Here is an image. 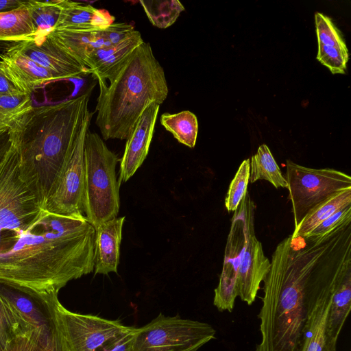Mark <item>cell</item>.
I'll use <instances>...</instances> for the list:
<instances>
[{
    "label": "cell",
    "mask_w": 351,
    "mask_h": 351,
    "mask_svg": "<svg viewBox=\"0 0 351 351\" xmlns=\"http://www.w3.org/2000/svg\"><path fill=\"white\" fill-rule=\"evenodd\" d=\"M0 234V281L58 292L94 270L95 229L84 216L43 210L27 230Z\"/></svg>",
    "instance_id": "cell-1"
},
{
    "label": "cell",
    "mask_w": 351,
    "mask_h": 351,
    "mask_svg": "<svg viewBox=\"0 0 351 351\" xmlns=\"http://www.w3.org/2000/svg\"><path fill=\"white\" fill-rule=\"evenodd\" d=\"M342 226L319 239L303 237L304 246L291 235L278 244L263 280L261 339L255 351H300L308 284Z\"/></svg>",
    "instance_id": "cell-2"
},
{
    "label": "cell",
    "mask_w": 351,
    "mask_h": 351,
    "mask_svg": "<svg viewBox=\"0 0 351 351\" xmlns=\"http://www.w3.org/2000/svg\"><path fill=\"white\" fill-rule=\"evenodd\" d=\"M89 97L86 93L58 104L32 106L8 123L22 177L43 210L88 110Z\"/></svg>",
    "instance_id": "cell-3"
},
{
    "label": "cell",
    "mask_w": 351,
    "mask_h": 351,
    "mask_svg": "<svg viewBox=\"0 0 351 351\" xmlns=\"http://www.w3.org/2000/svg\"><path fill=\"white\" fill-rule=\"evenodd\" d=\"M95 123L103 140L127 139L146 106H160L169 93L164 69L149 43L138 45L106 81L97 80Z\"/></svg>",
    "instance_id": "cell-4"
},
{
    "label": "cell",
    "mask_w": 351,
    "mask_h": 351,
    "mask_svg": "<svg viewBox=\"0 0 351 351\" xmlns=\"http://www.w3.org/2000/svg\"><path fill=\"white\" fill-rule=\"evenodd\" d=\"M351 267V228L345 227L315 270L306 295V317L300 351H324L332 294Z\"/></svg>",
    "instance_id": "cell-5"
},
{
    "label": "cell",
    "mask_w": 351,
    "mask_h": 351,
    "mask_svg": "<svg viewBox=\"0 0 351 351\" xmlns=\"http://www.w3.org/2000/svg\"><path fill=\"white\" fill-rule=\"evenodd\" d=\"M120 160L97 133L88 131L84 142V215L95 228L117 217L119 211L115 170Z\"/></svg>",
    "instance_id": "cell-6"
},
{
    "label": "cell",
    "mask_w": 351,
    "mask_h": 351,
    "mask_svg": "<svg viewBox=\"0 0 351 351\" xmlns=\"http://www.w3.org/2000/svg\"><path fill=\"white\" fill-rule=\"evenodd\" d=\"M58 293H39L0 281V296L18 317L22 334L38 339L49 351H71L58 310Z\"/></svg>",
    "instance_id": "cell-7"
},
{
    "label": "cell",
    "mask_w": 351,
    "mask_h": 351,
    "mask_svg": "<svg viewBox=\"0 0 351 351\" xmlns=\"http://www.w3.org/2000/svg\"><path fill=\"white\" fill-rule=\"evenodd\" d=\"M58 310L71 351H131L136 328L119 320L73 313L60 302Z\"/></svg>",
    "instance_id": "cell-8"
},
{
    "label": "cell",
    "mask_w": 351,
    "mask_h": 351,
    "mask_svg": "<svg viewBox=\"0 0 351 351\" xmlns=\"http://www.w3.org/2000/svg\"><path fill=\"white\" fill-rule=\"evenodd\" d=\"M43 210L22 177L19 154L12 143L0 162V233L27 230Z\"/></svg>",
    "instance_id": "cell-9"
},
{
    "label": "cell",
    "mask_w": 351,
    "mask_h": 351,
    "mask_svg": "<svg viewBox=\"0 0 351 351\" xmlns=\"http://www.w3.org/2000/svg\"><path fill=\"white\" fill-rule=\"evenodd\" d=\"M215 337L209 324L160 313L136 328L131 351H197Z\"/></svg>",
    "instance_id": "cell-10"
},
{
    "label": "cell",
    "mask_w": 351,
    "mask_h": 351,
    "mask_svg": "<svg viewBox=\"0 0 351 351\" xmlns=\"http://www.w3.org/2000/svg\"><path fill=\"white\" fill-rule=\"evenodd\" d=\"M92 117L88 110L71 152L49 190L44 206L49 213L67 217L84 216V142Z\"/></svg>",
    "instance_id": "cell-11"
},
{
    "label": "cell",
    "mask_w": 351,
    "mask_h": 351,
    "mask_svg": "<svg viewBox=\"0 0 351 351\" xmlns=\"http://www.w3.org/2000/svg\"><path fill=\"white\" fill-rule=\"evenodd\" d=\"M295 228L306 213L330 195L351 189V177L332 168L313 169L287 160L285 178Z\"/></svg>",
    "instance_id": "cell-12"
},
{
    "label": "cell",
    "mask_w": 351,
    "mask_h": 351,
    "mask_svg": "<svg viewBox=\"0 0 351 351\" xmlns=\"http://www.w3.org/2000/svg\"><path fill=\"white\" fill-rule=\"evenodd\" d=\"M254 202L247 192L234 211L226 247L222 272L214 291L213 304L219 311L231 312L239 295L238 271L249 236L254 232Z\"/></svg>",
    "instance_id": "cell-13"
},
{
    "label": "cell",
    "mask_w": 351,
    "mask_h": 351,
    "mask_svg": "<svg viewBox=\"0 0 351 351\" xmlns=\"http://www.w3.org/2000/svg\"><path fill=\"white\" fill-rule=\"evenodd\" d=\"M14 46L49 71L55 81L76 78L89 73L86 68L63 51L49 35L33 37L18 42Z\"/></svg>",
    "instance_id": "cell-14"
},
{
    "label": "cell",
    "mask_w": 351,
    "mask_h": 351,
    "mask_svg": "<svg viewBox=\"0 0 351 351\" xmlns=\"http://www.w3.org/2000/svg\"><path fill=\"white\" fill-rule=\"evenodd\" d=\"M160 105L149 103L143 111L131 134L126 139L121 158L118 183L127 182L146 158L152 140Z\"/></svg>",
    "instance_id": "cell-15"
},
{
    "label": "cell",
    "mask_w": 351,
    "mask_h": 351,
    "mask_svg": "<svg viewBox=\"0 0 351 351\" xmlns=\"http://www.w3.org/2000/svg\"><path fill=\"white\" fill-rule=\"evenodd\" d=\"M270 267L271 262L264 254L262 244L254 231L249 236L238 271V296L243 302L248 305L254 302Z\"/></svg>",
    "instance_id": "cell-16"
},
{
    "label": "cell",
    "mask_w": 351,
    "mask_h": 351,
    "mask_svg": "<svg viewBox=\"0 0 351 351\" xmlns=\"http://www.w3.org/2000/svg\"><path fill=\"white\" fill-rule=\"evenodd\" d=\"M0 69L21 91L29 95L38 87L55 81L49 71L14 45L0 54Z\"/></svg>",
    "instance_id": "cell-17"
},
{
    "label": "cell",
    "mask_w": 351,
    "mask_h": 351,
    "mask_svg": "<svg viewBox=\"0 0 351 351\" xmlns=\"http://www.w3.org/2000/svg\"><path fill=\"white\" fill-rule=\"evenodd\" d=\"M318 42L317 60L332 74H345L349 60L348 49L341 32L328 16L315 14Z\"/></svg>",
    "instance_id": "cell-18"
},
{
    "label": "cell",
    "mask_w": 351,
    "mask_h": 351,
    "mask_svg": "<svg viewBox=\"0 0 351 351\" xmlns=\"http://www.w3.org/2000/svg\"><path fill=\"white\" fill-rule=\"evenodd\" d=\"M125 217H115L95 228L94 269L95 273H117L120 244Z\"/></svg>",
    "instance_id": "cell-19"
},
{
    "label": "cell",
    "mask_w": 351,
    "mask_h": 351,
    "mask_svg": "<svg viewBox=\"0 0 351 351\" xmlns=\"http://www.w3.org/2000/svg\"><path fill=\"white\" fill-rule=\"evenodd\" d=\"M49 35L63 51L86 69L87 57L92 51L113 47L101 31L53 30Z\"/></svg>",
    "instance_id": "cell-20"
},
{
    "label": "cell",
    "mask_w": 351,
    "mask_h": 351,
    "mask_svg": "<svg viewBox=\"0 0 351 351\" xmlns=\"http://www.w3.org/2000/svg\"><path fill=\"white\" fill-rule=\"evenodd\" d=\"M351 206V189L337 191L311 209L291 234L293 239L303 238L325 219L340 209Z\"/></svg>",
    "instance_id": "cell-21"
},
{
    "label": "cell",
    "mask_w": 351,
    "mask_h": 351,
    "mask_svg": "<svg viewBox=\"0 0 351 351\" xmlns=\"http://www.w3.org/2000/svg\"><path fill=\"white\" fill-rule=\"evenodd\" d=\"M36 34L25 1L18 8L0 12V40L18 43L29 40Z\"/></svg>",
    "instance_id": "cell-22"
},
{
    "label": "cell",
    "mask_w": 351,
    "mask_h": 351,
    "mask_svg": "<svg viewBox=\"0 0 351 351\" xmlns=\"http://www.w3.org/2000/svg\"><path fill=\"white\" fill-rule=\"evenodd\" d=\"M61 11L54 30L97 32L91 25L96 10L90 4L60 0Z\"/></svg>",
    "instance_id": "cell-23"
},
{
    "label": "cell",
    "mask_w": 351,
    "mask_h": 351,
    "mask_svg": "<svg viewBox=\"0 0 351 351\" xmlns=\"http://www.w3.org/2000/svg\"><path fill=\"white\" fill-rule=\"evenodd\" d=\"M258 180H265L276 188L288 187L285 177L283 176L270 149L265 144L258 147L250 160L249 182L254 183Z\"/></svg>",
    "instance_id": "cell-24"
},
{
    "label": "cell",
    "mask_w": 351,
    "mask_h": 351,
    "mask_svg": "<svg viewBox=\"0 0 351 351\" xmlns=\"http://www.w3.org/2000/svg\"><path fill=\"white\" fill-rule=\"evenodd\" d=\"M141 34L136 30L129 38L114 46L112 52L89 71L97 80L106 81L123 64L134 50L143 43Z\"/></svg>",
    "instance_id": "cell-25"
},
{
    "label": "cell",
    "mask_w": 351,
    "mask_h": 351,
    "mask_svg": "<svg viewBox=\"0 0 351 351\" xmlns=\"http://www.w3.org/2000/svg\"><path fill=\"white\" fill-rule=\"evenodd\" d=\"M161 125L173 134L180 143L193 148L196 143L198 122L194 113L189 110L171 114L163 113L160 116Z\"/></svg>",
    "instance_id": "cell-26"
},
{
    "label": "cell",
    "mask_w": 351,
    "mask_h": 351,
    "mask_svg": "<svg viewBox=\"0 0 351 351\" xmlns=\"http://www.w3.org/2000/svg\"><path fill=\"white\" fill-rule=\"evenodd\" d=\"M25 5L36 31L34 37L47 36L54 30L61 11L60 0L26 1Z\"/></svg>",
    "instance_id": "cell-27"
},
{
    "label": "cell",
    "mask_w": 351,
    "mask_h": 351,
    "mask_svg": "<svg viewBox=\"0 0 351 351\" xmlns=\"http://www.w3.org/2000/svg\"><path fill=\"white\" fill-rule=\"evenodd\" d=\"M151 23L160 29L172 25L184 10L183 5L177 0L140 1Z\"/></svg>",
    "instance_id": "cell-28"
},
{
    "label": "cell",
    "mask_w": 351,
    "mask_h": 351,
    "mask_svg": "<svg viewBox=\"0 0 351 351\" xmlns=\"http://www.w3.org/2000/svg\"><path fill=\"white\" fill-rule=\"evenodd\" d=\"M250 174V160L245 159L240 165L234 178L231 181L227 195L225 198V206L228 212H234L240 205L245 193Z\"/></svg>",
    "instance_id": "cell-29"
},
{
    "label": "cell",
    "mask_w": 351,
    "mask_h": 351,
    "mask_svg": "<svg viewBox=\"0 0 351 351\" xmlns=\"http://www.w3.org/2000/svg\"><path fill=\"white\" fill-rule=\"evenodd\" d=\"M32 107L31 95L20 93L0 95V127Z\"/></svg>",
    "instance_id": "cell-30"
},
{
    "label": "cell",
    "mask_w": 351,
    "mask_h": 351,
    "mask_svg": "<svg viewBox=\"0 0 351 351\" xmlns=\"http://www.w3.org/2000/svg\"><path fill=\"white\" fill-rule=\"evenodd\" d=\"M22 334L21 324L9 304L0 296V351L14 337Z\"/></svg>",
    "instance_id": "cell-31"
},
{
    "label": "cell",
    "mask_w": 351,
    "mask_h": 351,
    "mask_svg": "<svg viewBox=\"0 0 351 351\" xmlns=\"http://www.w3.org/2000/svg\"><path fill=\"white\" fill-rule=\"evenodd\" d=\"M351 221V206L340 209L317 226L308 237L319 239Z\"/></svg>",
    "instance_id": "cell-32"
},
{
    "label": "cell",
    "mask_w": 351,
    "mask_h": 351,
    "mask_svg": "<svg viewBox=\"0 0 351 351\" xmlns=\"http://www.w3.org/2000/svg\"><path fill=\"white\" fill-rule=\"evenodd\" d=\"M3 351H49L38 339L29 334H20L12 339Z\"/></svg>",
    "instance_id": "cell-33"
},
{
    "label": "cell",
    "mask_w": 351,
    "mask_h": 351,
    "mask_svg": "<svg viewBox=\"0 0 351 351\" xmlns=\"http://www.w3.org/2000/svg\"><path fill=\"white\" fill-rule=\"evenodd\" d=\"M134 27L126 23H113L104 30L101 31L105 39L112 45L116 46L121 43L135 32Z\"/></svg>",
    "instance_id": "cell-34"
},
{
    "label": "cell",
    "mask_w": 351,
    "mask_h": 351,
    "mask_svg": "<svg viewBox=\"0 0 351 351\" xmlns=\"http://www.w3.org/2000/svg\"><path fill=\"white\" fill-rule=\"evenodd\" d=\"M114 16L105 9L96 8L91 19V25L95 31H102L114 23Z\"/></svg>",
    "instance_id": "cell-35"
},
{
    "label": "cell",
    "mask_w": 351,
    "mask_h": 351,
    "mask_svg": "<svg viewBox=\"0 0 351 351\" xmlns=\"http://www.w3.org/2000/svg\"><path fill=\"white\" fill-rule=\"evenodd\" d=\"M12 144L8 125L0 127V162Z\"/></svg>",
    "instance_id": "cell-36"
},
{
    "label": "cell",
    "mask_w": 351,
    "mask_h": 351,
    "mask_svg": "<svg viewBox=\"0 0 351 351\" xmlns=\"http://www.w3.org/2000/svg\"><path fill=\"white\" fill-rule=\"evenodd\" d=\"M23 93L3 73L0 69V95H14Z\"/></svg>",
    "instance_id": "cell-37"
},
{
    "label": "cell",
    "mask_w": 351,
    "mask_h": 351,
    "mask_svg": "<svg viewBox=\"0 0 351 351\" xmlns=\"http://www.w3.org/2000/svg\"><path fill=\"white\" fill-rule=\"evenodd\" d=\"M23 1L16 0H0V12L12 10L21 7Z\"/></svg>",
    "instance_id": "cell-38"
}]
</instances>
